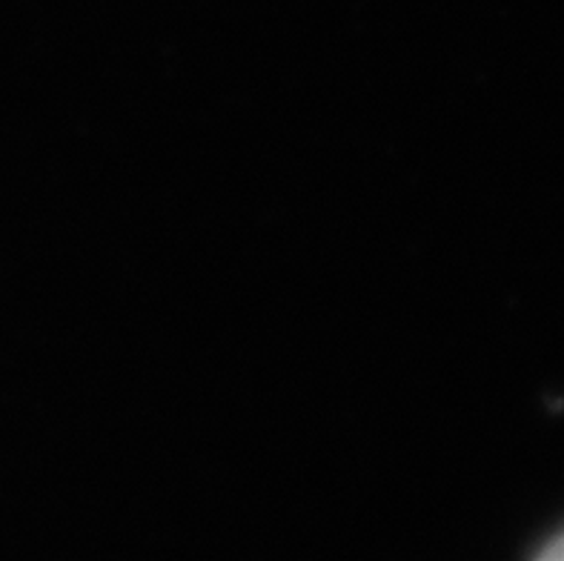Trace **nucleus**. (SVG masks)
I'll use <instances>...</instances> for the list:
<instances>
[{
  "label": "nucleus",
  "mask_w": 564,
  "mask_h": 561,
  "mask_svg": "<svg viewBox=\"0 0 564 561\" xmlns=\"http://www.w3.org/2000/svg\"><path fill=\"white\" fill-rule=\"evenodd\" d=\"M542 555H547V559H564V536H558V539L553 541L551 548L544 550Z\"/></svg>",
  "instance_id": "obj_1"
}]
</instances>
